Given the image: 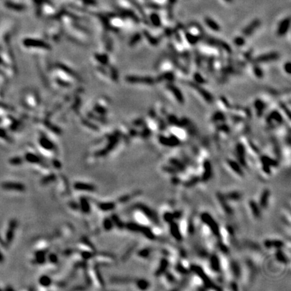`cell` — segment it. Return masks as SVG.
Masks as SVG:
<instances>
[{
	"mask_svg": "<svg viewBox=\"0 0 291 291\" xmlns=\"http://www.w3.org/2000/svg\"><path fill=\"white\" fill-rule=\"evenodd\" d=\"M3 261H4V256L3 253H2L1 249H0V264L3 263Z\"/></svg>",
	"mask_w": 291,
	"mask_h": 291,
	"instance_id": "obj_26",
	"label": "cell"
},
{
	"mask_svg": "<svg viewBox=\"0 0 291 291\" xmlns=\"http://www.w3.org/2000/svg\"><path fill=\"white\" fill-rule=\"evenodd\" d=\"M255 107L257 110H258V112L260 113H258V115L261 114L264 109V104L263 103V102L261 101V100H257L255 102Z\"/></svg>",
	"mask_w": 291,
	"mask_h": 291,
	"instance_id": "obj_15",
	"label": "cell"
},
{
	"mask_svg": "<svg viewBox=\"0 0 291 291\" xmlns=\"http://www.w3.org/2000/svg\"><path fill=\"white\" fill-rule=\"evenodd\" d=\"M138 286L140 289H145V288H147V286H148L147 282L145 281L144 280H140L138 282Z\"/></svg>",
	"mask_w": 291,
	"mask_h": 291,
	"instance_id": "obj_20",
	"label": "cell"
},
{
	"mask_svg": "<svg viewBox=\"0 0 291 291\" xmlns=\"http://www.w3.org/2000/svg\"><path fill=\"white\" fill-rule=\"evenodd\" d=\"M189 84V86L192 88L196 90V91H198V93L200 94V95L202 96L207 102H208L209 103H212V102L214 98L211 94H210L206 89L204 88L201 87V86L199 85V84H198V83L189 82V84Z\"/></svg>",
	"mask_w": 291,
	"mask_h": 291,
	"instance_id": "obj_3",
	"label": "cell"
},
{
	"mask_svg": "<svg viewBox=\"0 0 291 291\" xmlns=\"http://www.w3.org/2000/svg\"><path fill=\"white\" fill-rule=\"evenodd\" d=\"M80 207L82 208V210L85 213H88L91 210V207L88 202V201L85 198L81 199V204Z\"/></svg>",
	"mask_w": 291,
	"mask_h": 291,
	"instance_id": "obj_11",
	"label": "cell"
},
{
	"mask_svg": "<svg viewBox=\"0 0 291 291\" xmlns=\"http://www.w3.org/2000/svg\"><path fill=\"white\" fill-rule=\"evenodd\" d=\"M26 160H28L29 162L31 163H38L39 162V160L38 158L35 157V156L32 155H26Z\"/></svg>",
	"mask_w": 291,
	"mask_h": 291,
	"instance_id": "obj_16",
	"label": "cell"
},
{
	"mask_svg": "<svg viewBox=\"0 0 291 291\" xmlns=\"http://www.w3.org/2000/svg\"><path fill=\"white\" fill-rule=\"evenodd\" d=\"M166 88H167L168 91H171V93H172L173 96L175 97V99H176L179 103L181 104L184 103L185 100H184V97L183 94H182L181 91L176 86H175L173 84H168L166 86Z\"/></svg>",
	"mask_w": 291,
	"mask_h": 291,
	"instance_id": "obj_4",
	"label": "cell"
},
{
	"mask_svg": "<svg viewBox=\"0 0 291 291\" xmlns=\"http://www.w3.org/2000/svg\"><path fill=\"white\" fill-rule=\"evenodd\" d=\"M290 26V19L286 18L280 22V25L278 28L277 33L279 36H284L287 33L288 30L289 29Z\"/></svg>",
	"mask_w": 291,
	"mask_h": 291,
	"instance_id": "obj_6",
	"label": "cell"
},
{
	"mask_svg": "<svg viewBox=\"0 0 291 291\" xmlns=\"http://www.w3.org/2000/svg\"><path fill=\"white\" fill-rule=\"evenodd\" d=\"M98 207L103 211H110L113 210L115 207V204L113 202H103L98 204Z\"/></svg>",
	"mask_w": 291,
	"mask_h": 291,
	"instance_id": "obj_10",
	"label": "cell"
},
{
	"mask_svg": "<svg viewBox=\"0 0 291 291\" xmlns=\"http://www.w3.org/2000/svg\"><path fill=\"white\" fill-rule=\"evenodd\" d=\"M194 79L198 84H204V78H203V77L201 76L200 74H198V73L194 74Z\"/></svg>",
	"mask_w": 291,
	"mask_h": 291,
	"instance_id": "obj_18",
	"label": "cell"
},
{
	"mask_svg": "<svg viewBox=\"0 0 291 291\" xmlns=\"http://www.w3.org/2000/svg\"><path fill=\"white\" fill-rule=\"evenodd\" d=\"M245 43V40L242 37H237L235 39V44L237 46H242Z\"/></svg>",
	"mask_w": 291,
	"mask_h": 291,
	"instance_id": "obj_21",
	"label": "cell"
},
{
	"mask_svg": "<svg viewBox=\"0 0 291 291\" xmlns=\"http://www.w3.org/2000/svg\"><path fill=\"white\" fill-rule=\"evenodd\" d=\"M45 255L44 253H42V252H40V253H37L36 255V260L37 263H42V262L45 261Z\"/></svg>",
	"mask_w": 291,
	"mask_h": 291,
	"instance_id": "obj_19",
	"label": "cell"
},
{
	"mask_svg": "<svg viewBox=\"0 0 291 291\" xmlns=\"http://www.w3.org/2000/svg\"><path fill=\"white\" fill-rule=\"evenodd\" d=\"M254 72H255V74L256 75V76L258 77V78H262V77L263 76V73L260 68H255Z\"/></svg>",
	"mask_w": 291,
	"mask_h": 291,
	"instance_id": "obj_22",
	"label": "cell"
},
{
	"mask_svg": "<svg viewBox=\"0 0 291 291\" xmlns=\"http://www.w3.org/2000/svg\"><path fill=\"white\" fill-rule=\"evenodd\" d=\"M260 24V21L258 20H255L252 22L251 24H249V26H247L245 29L243 30V34L245 36H249L253 33L257 28H258Z\"/></svg>",
	"mask_w": 291,
	"mask_h": 291,
	"instance_id": "obj_8",
	"label": "cell"
},
{
	"mask_svg": "<svg viewBox=\"0 0 291 291\" xmlns=\"http://www.w3.org/2000/svg\"><path fill=\"white\" fill-rule=\"evenodd\" d=\"M49 260H50L51 262H52L53 263H55L57 261V256L54 254H51L49 255Z\"/></svg>",
	"mask_w": 291,
	"mask_h": 291,
	"instance_id": "obj_23",
	"label": "cell"
},
{
	"mask_svg": "<svg viewBox=\"0 0 291 291\" xmlns=\"http://www.w3.org/2000/svg\"><path fill=\"white\" fill-rule=\"evenodd\" d=\"M205 22H206V25L208 26L210 29H211L214 31H220V26L217 22H215L214 20H213L212 19L210 18H206L205 19Z\"/></svg>",
	"mask_w": 291,
	"mask_h": 291,
	"instance_id": "obj_9",
	"label": "cell"
},
{
	"mask_svg": "<svg viewBox=\"0 0 291 291\" xmlns=\"http://www.w3.org/2000/svg\"><path fill=\"white\" fill-rule=\"evenodd\" d=\"M39 283L42 286H49L51 284V280L47 276H42L40 278Z\"/></svg>",
	"mask_w": 291,
	"mask_h": 291,
	"instance_id": "obj_12",
	"label": "cell"
},
{
	"mask_svg": "<svg viewBox=\"0 0 291 291\" xmlns=\"http://www.w3.org/2000/svg\"><path fill=\"white\" fill-rule=\"evenodd\" d=\"M9 162L12 165H20L22 163V160L20 158H13L10 160Z\"/></svg>",
	"mask_w": 291,
	"mask_h": 291,
	"instance_id": "obj_17",
	"label": "cell"
},
{
	"mask_svg": "<svg viewBox=\"0 0 291 291\" xmlns=\"http://www.w3.org/2000/svg\"><path fill=\"white\" fill-rule=\"evenodd\" d=\"M74 187L77 190L85 191H94L96 189V187L93 185L85 183H76L74 185Z\"/></svg>",
	"mask_w": 291,
	"mask_h": 291,
	"instance_id": "obj_7",
	"label": "cell"
},
{
	"mask_svg": "<svg viewBox=\"0 0 291 291\" xmlns=\"http://www.w3.org/2000/svg\"><path fill=\"white\" fill-rule=\"evenodd\" d=\"M113 225H114V224H113V222L111 220L109 219V218H107V219L104 220V227L106 230H111V228L113 227Z\"/></svg>",
	"mask_w": 291,
	"mask_h": 291,
	"instance_id": "obj_14",
	"label": "cell"
},
{
	"mask_svg": "<svg viewBox=\"0 0 291 291\" xmlns=\"http://www.w3.org/2000/svg\"><path fill=\"white\" fill-rule=\"evenodd\" d=\"M279 57V55L277 53L272 52V53H267V54H264L262 55H260L257 57L256 61L257 62H260V63H263V62H268V61H275Z\"/></svg>",
	"mask_w": 291,
	"mask_h": 291,
	"instance_id": "obj_5",
	"label": "cell"
},
{
	"mask_svg": "<svg viewBox=\"0 0 291 291\" xmlns=\"http://www.w3.org/2000/svg\"><path fill=\"white\" fill-rule=\"evenodd\" d=\"M6 246H7V245H6L5 241H3V239H1V238H0V248L6 247Z\"/></svg>",
	"mask_w": 291,
	"mask_h": 291,
	"instance_id": "obj_25",
	"label": "cell"
},
{
	"mask_svg": "<svg viewBox=\"0 0 291 291\" xmlns=\"http://www.w3.org/2000/svg\"><path fill=\"white\" fill-rule=\"evenodd\" d=\"M186 37H187L186 38H187L188 42L191 45H195L198 40V38L197 37V36L193 35H191V34H188V35H187V36H186Z\"/></svg>",
	"mask_w": 291,
	"mask_h": 291,
	"instance_id": "obj_13",
	"label": "cell"
},
{
	"mask_svg": "<svg viewBox=\"0 0 291 291\" xmlns=\"http://www.w3.org/2000/svg\"><path fill=\"white\" fill-rule=\"evenodd\" d=\"M1 187L3 189L6 191H18L23 192L26 190V187L24 184L18 183V182L13 181H6L2 183Z\"/></svg>",
	"mask_w": 291,
	"mask_h": 291,
	"instance_id": "obj_2",
	"label": "cell"
},
{
	"mask_svg": "<svg viewBox=\"0 0 291 291\" xmlns=\"http://www.w3.org/2000/svg\"><path fill=\"white\" fill-rule=\"evenodd\" d=\"M284 70L285 71L288 73V74H290V63H286L284 65Z\"/></svg>",
	"mask_w": 291,
	"mask_h": 291,
	"instance_id": "obj_24",
	"label": "cell"
},
{
	"mask_svg": "<svg viewBox=\"0 0 291 291\" xmlns=\"http://www.w3.org/2000/svg\"><path fill=\"white\" fill-rule=\"evenodd\" d=\"M18 226V222L16 219H12L8 224V228L6 230L5 235V242L6 245H8L14 240L15 230H16Z\"/></svg>",
	"mask_w": 291,
	"mask_h": 291,
	"instance_id": "obj_1",
	"label": "cell"
}]
</instances>
